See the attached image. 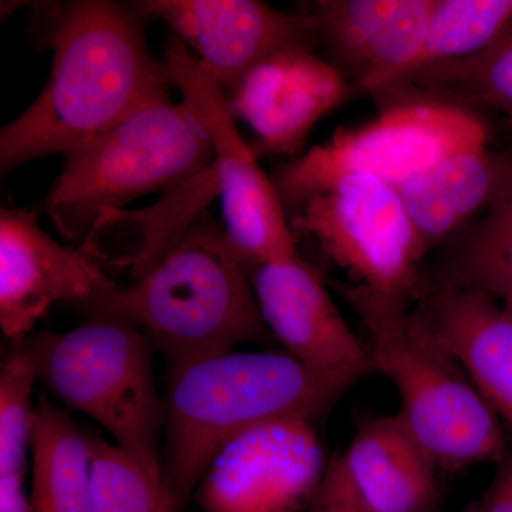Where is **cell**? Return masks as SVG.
Here are the masks:
<instances>
[{"instance_id": "1", "label": "cell", "mask_w": 512, "mask_h": 512, "mask_svg": "<svg viewBox=\"0 0 512 512\" xmlns=\"http://www.w3.org/2000/svg\"><path fill=\"white\" fill-rule=\"evenodd\" d=\"M37 40L53 50L45 89L0 131L2 175L29 161L66 157L131 114L170 97L167 64L148 49L134 3H36Z\"/></svg>"}, {"instance_id": "2", "label": "cell", "mask_w": 512, "mask_h": 512, "mask_svg": "<svg viewBox=\"0 0 512 512\" xmlns=\"http://www.w3.org/2000/svg\"><path fill=\"white\" fill-rule=\"evenodd\" d=\"M352 383L288 352L218 353L171 367L164 481L183 507L228 441L271 421H315Z\"/></svg>"}, {"instance_id": "3", "label": "cell", "mask_w": 512, "mask_h": 512, "mask_svg": "<svg viewBox=\"0 0 512 512\" xmlns=\"http://www.w3.org/2000/svg\"><path fill=\"white\" fill-rule=\"evenodd\" d=\"M87 318L111 316L143 329L171 367L239 343L274 342L262 319L249 271L208 212L131 285L84 306Z\"/></svg>"}, {"instance_id": "4", "label": "cell", "mask_w": 512, "mask_h": 512, "mask_svg": "<svg viewBox=\"0 0 512 512\" xmlns=\"http://www.w3.org/2000/svg\"><path fill=\"white\" fill-rule=\"evenodd\" d=\"M339 289L369 332L377 372L399 392L397 416L437 468L457 471L504 460V434L494 410L413 306L349 285Z\"/></svg>"}, {"instance_id": "5", "label": "cell", "mask_w": 512, "mask_h": 512, "mask_svg": "<svg viewBox=\"0 0 512 512\" xmlns=\"http://www.w3.org/2000/svg\"><path fill=\"white\" fill-rule=\"evenodd\" d=\"M214 141L190 100L136 111L64 157L46 211L57 231L80 245L107 211L187 184L214 163Z\"/></svg>"}, {"instance_id": "6", "label": "cell", "mask_w": 512, "mask_h": 512, "mask_svg": "<svg viewBox=\"0 0 512 512\" xmlns=\"http://www.w3.org/2000/svg\"><path fill=\"white\" fill-rule=\"evenodd\" d=\"M19 340L37 379L67 406L96 420L143 466L163 474L158 447L164 402L154 382L150 340L137 326L93 316L69 332Z\"/></svg>"}, {"instance_id": "7", "label": "cell", "mask_w": 512, "mask_h": 512, "mask_svg": "<svg viewBox=\"0 0 512 512\" xmlns=\"http://www.w3.org/2000/svg\"><path fill=\"white\" fill-rule=\"evenodd\" d=\"M383 109L377 119L339 128L328 143L276 171L286 212L343 175H372L397 187L460 151L487 146V128L466 107L407 97Z\"/></svg>"}, {"instance_id": "8", "label": "cell", "mask_w": 512, "mask_h": 512, "mask_svg": "<svg viewBox=\"0 0 512 512\" xmlns=\"http://www.w3.org/2000/svg\"><path fill=\"white\" fill-rule=\"evenodd\" d=\"M289 224L348 272L352 288L409 305L426 289L420 272L426 251L396 188L379 178L339 177L299 204Z\"/></svg>"}, {"instance_id": "9", "label": "cell", "mask_w": 512, "mask_h": 512, "mask_svg": "<svg viewBox=\"0 0 512 512\" xmlns=\"http://www.w3.org/2000/svg\"><path fill=\"white\" fill-rule=\"evenodd\" d=\"M164 63L174 86L194 104L214 141L222 228L231 247L248 269L299 258L298 237L281 195L239 133L227 93L178 37L168 39Z\"/></svg>"}, {"instance_id": "10", "label": "cell", "mask_w": 512, "mask_h": 512, "mask_svg": "<svg viewBox=\"0 0 512 512\" xmlns=\"http://www.w3.org/2000/svg\"><path fill=\"white\" fill-rule=\"evenodd\" d=\"M326 468L312 420H276L228 441L195 494L207 512H299L311 505Z\"/></svg>"}, {"instance_id": "11", "label": "cell", "mask_w": 512, "mask_h": 512, "mask_svg": "<svg viewBox=\"0 0 512 512\" xmlns=\"http://www.w3.org/2000/svg\"><path fill=\"white\" fill-rule=\"evenodd\" d=\"M83 247L60 244L40 227L37 212L0 210V328L26 338L55 303L83 309L117 284Z\"/></svg>"}, {"instance_id": "12", "label": "cell", "mask_w": 512, "mask_h": 512, "mask_svg": "<svg viewBox=\"0 0 512 512\" xmlns=\"http://www.w3.org/2000/svg\"><path fill=\"white\" fill-rule=\"evenodd\" d=\"M141 15L161 19L225 93L269 56L318 46L311 13H286L259 0H141Z\"/></svg>"}, {"instance_id": "13", "label": "cell", "mask_w": 512, "mask_h": 512, "mask_svg": "<svg viewBox=\"0 0 512 512\" xmlns=\"http://www.w3.org/2000/svg\"><path fill=\"white\" fill-rule=\"evenodd\" d=\"M436 0H316L306 6L318 46L359 92L376 99L409 73Z\"/></svg>"}, {"instance_id": "14", "label": "cell", "mask_w": 512, "mask_h": 512, "mask_svg": "<svg viewBox=\"0 0 512 512\" xmlns=\"http://www.w3.org/2000/svg\"><path fill=\"white\" fill-rule=\"evenodd\" d=\"M249 278L265 325L289 355L352 384L377 372L372 349L352 332L301 256L254 266Z\"/></svg>"}, {"instance_id": "15", "label": "cell", "mask_w": 512, "mask_h": 512, "mask_svg": "<svg viewBox=\"0 0 512 512\" xmlns=\"http://www.w3.org/2000/svg\"><path fill=\"white\" fill-rule=\"evenodd\" d=\"M315 46L269 56L227 93L229 109L266 151L298 158L315 124L359 93Z\"/></svg>"}, {"instance_id": "16", "label": "cell", "mask_w": 512, "mask_h": 512, "mask_svg": "<svg viewBox=\"0 0 512 512\" xmlns=\"http://www.w3.org/2000/svg\"><path fill=\"white\" fill-rule=\"evenodd\" d=\"M413 311L512 427V316L493 296L437 282L427 284Z\"/></svg>"}, {"instance_id": "17", "label": "cell", "mask_w": 512, "mask_h": 512, "mask_svg": "<svg viewBox=\"0 0 512 512\" xmlns=\"http://www.w3.org/2000/svg\"><path fill=\"white\" fill-rule=\"evenodd\" d=\"M340 467L375 512H431L439 501L436 464L399 416L363 421Z\"/></svg>"}, {"instance_id": "18", "label": "cell", "mask_w": 512, "mask_h": 512, "mask_svg": "<svg viewBox=\"0 0 512 512\" xmlns=\"http://www.w3.org/2000/svg\"><path fill=\"white\" fill-rule=\"evenodd\" d=\"M512 173V160L487 146L468 148L397 185L424 251L490 207Z\"/></svg>"}, {"instance_id": "19", "label": "cell", "mask_w": 512, "mask_h": 512, "mask_svg": "<svg viewBox=\"0 0 512 512\" xmlns=\"http://www.w3.org/2000/svg\"><path fill=\"white\" fill-rule=\"evenodd\" d=\"M217 165L192 178L187 184L167 192L160 201L140 211H107L99 218L89 238L80 247L99 256L120 242L121 252L111 265L127 266L131 278L146 274L184 237L208 205L218 200Z\"/></svg>"}, {"instance_id": "20", "label": "cell", "mask_w": 512, "mask_h": 512, "mask_svg": "<svg viewBox=\"0 0 512 512\" xmlns=\"http://www.w3.org/2000/svg\"><path fill=\"white\" fill-rule=\"evenodd\" d=\"M30 447L33 512H93L89 437L46 397L36 404Z\"/></svg>"}, {"instance_id": "21", "label": "cell", "mask_w": 512, "mask_h": 512, "mask_svg": "<svg viewBox=\"0 0 512 512\" xmlns=\"http://www.w3.org/2000/svg\"><path fill=\"white\" fill-rule=\"evenodd\" d=\"M407 97L443 100L466 109L474 104L494 107L512 127V22L484 52L417 70L379 101L386 106Z\"/></svg>"}, {"instance_id": "22", "label": "cell", "mask_w": 512, "mask_h": 512, "mask_svg": "<svg viewBox=\"0 0 512 512\" xmlns=\"http://www.w3.org/2000/svg\"><path fill=\"white\" fill-rule=\"evenodd\" d=\"M437 284L507 298L512 293V173L487 215L457 242Z\"/></svg>"}, {"instance_id": "23", "label": "cell", "mask_w": 512, "mask_h": 512, "mask_svg": "<svg viewBox=\"0 0 512 512\" xmlns=\"http://www.w3.org/2000/svg\"><path fill=\"white\" fill-rule=\"evenodd\" d=\"M511 22L512 0H436L423 45L400 82L431 64L468 59L484 52Z\"/></svg>"}, {"instance_id": "24", "label": "cell", "mask_w": 512, "mask_h": 512, "mask_svg": "<svg viewBox=\"0 0 512 512\" xmlns=\"http://www.w3.org/2000/svg\"><path fill=\"white\" fill-rule=\"evenodd\" d=\"M92 451L93 512H183L161 473L150 470L99 433H87Z\"/></svg>"}, {"instance_id": "25", "label": "cell", "mask_w": 512, "mask_h": 512, "mask_svg": "<svg viewBox=\"0 0 512 512\" xmlns=\"http://www.w3.org/2000/svg\"><path fill=\"white\" fill-rule=\"evenodd\" d=\"M12 348L0 370V477L25 476L35 424V366L20 340Z\"/></svg>"}, {"instance_id": "26", "label": "cell", "mask_w": 512, "mask_h": 512, "mask_svg": "<svg viewBox=\"0 0 512 512\" xmlns=\"http://www.w3.org/2000/svg\"><path fill=\"white\" fill-rule=\"evenodd\" d=\"M309 512H375L357 493L355 485L340 467L338 458L330 461L313 497Z\"/></svg>"}, {"instance_id": "27", "label": "cell", "mask_w": 512, "mask_h": 512, "mask_svg": "<svg viewBox=\"0 0 512 512\" xmlns=\"http://www.w3.org/2000/svg\"><path fill=\"white\" fill-rule=\"evenodd\" d=\"M476 512H512V456L501 464Z\"/></svg>"}, {"instance_id": "28", "label": "cell", "mask_w": 512, "mask_h": 512, "mask_svg": "<svg viewBox=\"0 0 512 512\" xmlns=\"http://www.w3.org/2000/svg\"><path fill=\"white\" fill-rule=\"evenodd\" d=\"M23 477H0V512H33Z\"/></svg>"}, {"instance_id": "29", "label": "cell", "mask_w": 512, "mask_h": 512, "mask_svg": "<svg viewBox=\"0 0 512 512\" xmlns=\"http://www.w3.org/2000/svg\"><path fill=\"white\" fill-rule=\"evenodd\" d=\"M503 309L508 313V315L512 316V293L504 299Z\"/></svg>"}]
</instances>
